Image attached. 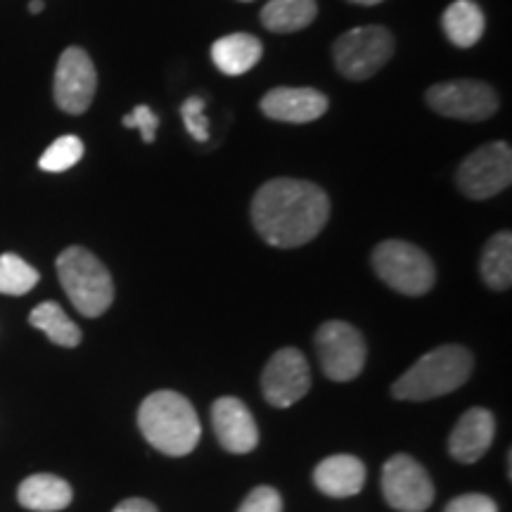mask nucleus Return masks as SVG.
Returning <instances> with one entry per match:
<instances>
[{
    "mask_svg": "<svg viewBox=\"0 0 512 512\" xmlns=\"http://www.w3.org/2000/svg\"><path fill=\"white\" fill-rule=\"evenodd\" d=\"M72 486L64 482L62 477L48 475V472H41V475H31L19 484L17 501L22 508L34 510V512H57L64 510L69 503H72Z\"/></svg>",
    "mask_w": 512,
    "mask_h": 512,
    "instance_id": "nucleus-17",
    "label": "nucleus"
},
{
    "mask_svg": "<svg viewBox=\"0 0 512 512\" xmlns=\"http://www.w3.org/2000/svg\"><path fill=\"white\" fill-rule=\"evenodd\" d=\"M83 152H86V147H83L81 138L62 136L43 152V157L38 159V166L48 171V174H62V171L72 169L74 164L81 162Z\"/></svg>",
    "mask_w": 512,
    "mask_h": 512,
    "instance_id": "nucleus-24",
    "label": "nucleus"
},
{
    "mask_svg": "<svg viewBox=\"0 0 512 512\" xmlns=\"http://www.w3.org/2000/svg\"><path fill=\"white\" fill-rule=\"evenodd\" d=\"M373 268L384 285L408 297L427 294L437 280L430 256L403 240L380 242L373 252Z\"/></svg>",
    "mask_w": 512,
    "mask_h": 512,
    "instance_id": "nucleus-5",
    "label": "nucleus"
},
{
    "mask_svg": "<svg viewBox=\"0 0 512 512\" xmlns=\"http://www.w3.org/2000/svg\"><path fill=\"white\" fill-rule=\"evenodd\" d=\"M121 124H124L126 128H138L140 138H143L145 143H155L157 128H159V117L147 105H138L136 110L128 114V117H124Z\"/></svg>",
    "mask_w": 512,
    "mask_h": 512,
    "instance_id": "nucleus-27",
    "label": "nucleus"
},
{
    "mask_svg": "<svg viewBox=\"0 0 512 512\" xmlns=\"http://www.w3.org/2000/svg\"><path fill=\"white\" fill-rule=\"evenodd\" d=\"M57 278L74 309L86 318H98L114 302V283L105 264L86 247H67L57 256Z\"/></svg>",
    "mask_w": 512,
    "mask_h": 512,
    "instance_id": "nucleus-4",
    "label": "nucleus"
},
{
    "mask_svg": "<svg viewBox=\"0 0 512 512\" xmlns=\"http://www.w3.org/2000/svg\"><path fill=\"white\" fill-rule=\"evenodd\" d=\"M261 112L285 124H311L328 112V95L316 88H273L259 102Z\"/></svg>",
    "mask_w": 512,
    "mask_h": 512,
    "instance_id": "nucleus-14",
    "label": "nucleus"
},
{
    "mask_svg": "<svg viewBox=\"0 0 512 512\" xmlns=\"http://www.w3.org/2000/svg\"><path fill=\"white\" fill-rule=\"evenodd\" d=\"M384 501L399 512H425L434 501V484L413 456L396 453L382 467Z\"/></svg>",
    "mask_w": 512,
    "mask_h": 512,
    "instance_id": "nucleus-10",
    "label": "nucleus"
},
{
    "mask_svg": "<svg viewBox=\"0 0 512 512\" xmlns=\"http://www.w3.org/2000/svg\"><path fill=\"white\" fill-rule=\"evenodd\" d=\"M138 427L164 456H188L200 444L202 425L195 406L178 392H155L140 403Z\"/></svg>",
    "mask_w": 512,
    "mask_h": 512,
    "instance_id": "nucleus-2",
    "label": "nucleus"
},
{
    "mask_svg": "<svg viewBox=\"0 0 512 512\" xmlns=\"http://www.w3.org/2000/svg\"><path fill=\"white\" fill-rule=\"evenodd\" d=\"M114 512H159L155 508V503L145 501V498H126V501H121Z\"/></svg>",
    "mask_w": 512,
    "mask_h": 512,
    "instance_id": "nucleus-29",
    "label": "nucleus"
},
{
    "mask_svg": "<svg viewBox=\"0 0 512 512\" xmlns=\"http://www.w3.org/2000/svg\"><path fill=\"white\" fill-rule=\"evenodd\" d=\"M43 10H46V3H43V0H31V3H29L31 15H41Z\"/></svg>",
    "mask_w": 512,
    "mask_h": 512,
    "instance_id": "nucleus-30",
    "label": "nucleus"
},
{
    "mask_svg": "<svg viewBox=\"0 0 512 512\" xmlns=\"http://www.w3.org/2000/svg\"><path fill=\"white\" fill-rule=\"evenodd\" d=\"M349 3H356V5H377V3H382V0H349Z\"/></svg>",
    "mask_w": 512,
    "mask_h": 512,
    "instance_id": "nucleus-31",
    "label": "nucleus"
},
{
    "mask_svg": "<svg viewBox=\"0 0 512 512\" xmlns=\"http://www.w3.org/2000/svg\"><path fill=\"white\" fill-rule=\"evenodd\" d=\"M458 188L470 200H489L512 181V150L508 143H486L458 166Z\"/></svg>",
    "mask_w": 512,
    "mask_h": 512,
    "instance_id": "nucleus-8",
    "label": "nucleus"
},
{
    "mask_svg": "<svg viewBox=\"0 0 512 512\" xmlns=\"http://www.w3.org/2000/svg\"><path fill=\"white\" fill-rule=\"evenodd\" d=\"M261 389L275 408H290L302 401L311 389L309 361L302 351L292 347L275 351L261 375Z\"/></svg>",
    "mask_w": 512,
    "mask_h": 512,
    "instance_id": "nucleus-12",
    "label": "nucleus"
},
{
    "mask_svg": "<svg viewBox=\"0 0 512 512\" xmlns=\"http://www.w3.org/2000/svg\"><path fill=\"white\" fill-rule=\"evenodd\" d=\"M496 434V420L486 408H470L453 427L448 451L458 463H477L489 451Z\"/></svg>",
    "mask_w": 512,
    "mask_h": 512,
    "instance_id": "nucleus-15",
    "label": "nucleus"
},
{
    "mask_svg": "<svg viewBox=\"0 0 512 512\" xmlns=\"http://www.w3.org/2000/svg\"><path fill=\"white\" fill-rule=\"evenodd\" d=\"M444 512H498V505L494 498L484 494H465L453 498Z\"/></svg>",
    "mask_w": 512,
    "mask_h": 512,
    "instance_id": "nucleus-28",
    "label": "nucleus"
},
{
    "mask_svg": "<svg viewBox=\"0 0 512 512\" xmlns=\"http://www.w3.org/2000/svg\"><path fill=\"white\" fill-rule=\"evenodd\" d=\"M394 36L384 27H358L342 34L332 46V60L344 79L366 81L392 60Z\"/></svg>",
    "mask_w": 512,
    "mask_h": 512,
    "instance_id": "nucleus-6",
    "label": "nucleus"
},
{
    "mask_svg": "<svg viewBox=\"0 0 512 512\" xmlns=\"http://www.w3.org/2000/svg\"><path fill=\"white\" fill-rule=\"evenodd\" d=\"M479 273L491 290L503 292L512 285V235L508 230L496 233L494 238L484 245L482 261H479Z\"/></svg>",
    "mask_w": 512,
    "mask_h": 512,
    "instance_id": "nucleus-21",
    "label": "nucleus"
},
{
    "mask_svg": "<svg viewBox=\"0 0 512 512\" xmlns=\"http://www.w3.org/2000/svg\"><path fill=\"white\" fill-rule=\"evenodd\" d=\"M472 373V354L458 344H444L418 358L394 382L392 394L399 401H430L456 392Z\"/></svg>",
    "mask_w": 512,
    "mask_h": 512,
    "instance_id": "nucleus-3",
    "label": "nucleus"
},
{
    "mask_svg": "<svg viewBox=\"0 0 512 512\" xmlns=\"http://www.w3.org/2000/svg\"><path fill=\"white\" fill-rule=\"evenodd\" d=\"M245 3H247V0H245Z\"/></svg>",
    "mask_w": 512,
    "mask_h": 512,
    "instance_id": "nucleus-32",
    "label": "nucleus"
},
{
    "mask_svg": "<svg viewBox=\"0 0 512 512\" xmlns=\"http://www.w3.org/2000/svg\"><path fill=\"white\" fill-rule=\"evenodd\" d=\"M55 102L62 112L83 114L98 91V72L86 50L67 48L55 69Z\"/></svg>",
    "mask_w": 512,
    "mask_h": 512,
    "instance_id": "nucleus-11",
    "label": "nucleus"
},
{
    "mask_svg": "<svg viewBox=\"0 0 512 512\" xmlns=\"http://www.w3.org/2000/svg\"><path fill=\"white\" fill-rule=\"evenodd\" d=\"M316 349L323 373L335 382H349L366 366V339L351 323L328 320L316 332Z\"/></svg>",
    "mask_w": 512,
    "mask_h": 512,
    "instance_id": "nucleus-7",
    "label": "nucleus"
},
{
    "mask_svg": "<svg viewBox=\"0 0 512 512\" xmlns=\"http://www.w3.org/2000/svg\"><path fill=\"white\" fill-rule=\"evenodd\" d=\"M238 512H283V498L271 486H256L242 501Z\"/></svg>",
    "mask_w": 512,
    "mask_h": 512,
    "instance_id": "nucleus-26",
    "label": "nucleus"
},
{
    "mask_svg": "<svg viewBox=\"0 0 512 512\" xmlns=\"http://www.w3.org/2000/svg\"><path fill=\"white\" fill-rule=\"evenodd\" d=\"M425 100L439 117L458 121H486L498 112L494 88L475 79L437 83L425 93Z\"/></svg>",
    "mask_w": 512,
    "mask_h": 512,
    "instance_id": "nucleus-9",
    "label": "nucleus"
},
{
    "mask_svg": "<svg viewBox=\"0 0 512 512\" xmlns=\"http://www.w3.org/2000/svg\"><path fill=\"white\" fill-rule=\"evenodd\" d=\"M211 425L228 453L245 456L259 446V430L249 408L235 396H221L211 406Z\"/></svg>",
    "mask_w": 512,
    "mask_h": 512,
    "instance_id": "nucleus-13",
    "label": "nucleus"
},
{
    "mask_svg": "<svg viewBox=\"0 0 512 512\" xmlns=\"http://www.w3.org/2000/svg\"><path fill=\"white\" fill-rule=\"evenodd\" d=\"M330 219V200L316 183L273 178L256 190L252 221L271 247L294 249L311 242Z\"/></svg>",
    "mask_w": 512,
    "mask_h": 512,
    "instance_id": "nucleus-1",
    "label": "nucleus"
},
{
    "mask_svg": "<svg viewBox=\"0 0 512 512\" xmlns=\"http://www.w3.org/2000/svg\"><path fill=\"white\" fill-rule=\"evenodd\" d=\"M316 15V0H268L261 10V24L273 34H294L311 27Z\"/></svg>",
    "mask_w": 512,
    "mask_h": 512,
    "instance_id": "nucleus-20",
    "label": "nucleus"
},
{
    "mask_svg": "<svg viewBox=\"0 0 512 512\" xmlns=\"http://www.w3.org/2000/svg\"><path fill=\"white\" fill-rule=\"evenodd\" d=\"M261 41L252 34H228L211 46V60L226 76H242L261 60Z\"/></svg>",
    "mask_w": 512,
    "mask_h": 512,
    "instance_id": "nucleus-18",
    "label": "nucleus"
},
{
    "mask_svg": "<svg viewBox=\"0 0 512 512\" xmlns=\"http://www.w3.org/2000/svg\"><path fill=\"white\" fill-rule=\"evenodd\" d=\"M441 27L456 48H472L482 41L486 29L484 10L475 0H456L441 15Z\"/></svg>",
    "mask_w": 512,
    "mask_h": 512,
    "instance_id": "nucleus-19",
    "label": "nucleus"
},
{
    "mask_svg": "<svg viewBox=\"0 0 512 512\" xmlns=\"http://www.w3.org/2000/svg\"><path fill=\"white\" fill-rule=\"evenodd\" d=\"M38 271L22 256L3 254L0 256V294H10V297H22L34 290L38 285Z\"/></svg>",
    "mask_w": 512,
    "mask_h": 512,
    "instance_id": "nucleus-23",
    "label": "nucleus"
},
{
    "mask_svg": "<svg viewBox=\"0 0 512 512\" xmlns=\"http://www.w3.org/2000/svg\"><path fill=\"white\" fill-rule=\"evenodd\" d=\"M29 323L36 330L46 332L48 339L57 347L74 349L81 344V330L72 318L64 313V309L57 302H43L38 304L34 311L29 313Z\"/></svg>",
    "mask_w": 512,
    "mask_h": 512,
    "instance_id": "nucleus-22",
    "label": "nucleus"
},
{
    "mask_svg": "<svg viewBox=\"0 0 512 512\" xmlns=\"http://www.w3.org/2000/svg\"><path fill=\"white\" fill-rule=\"evenodd\" d=\"M204 105H207V102H204L202 95H190V98L181 105L185 131H188L197 143H207L209 140V121L207 114H204Z\"/></svg>",
    "mask_w": 512,
    "mask_h": 512,
    "instance_id": "nucleus-25",
    "label": "nucleus"
},
{
    "mask_svg": "<svg viewBox=\"0 0 512 512\" xmlns=\"http://www.w3.org/2000/svg\"><path fill=\"white\" fill-rule=\"evenodd\" d=\"M313 482L325 496L351 498L361 494L366 484V465L349 453H337V456L320 460L313 470Z\"/></svg>",
    "mask_w": 512,
    "mask_h": 512,
    "instance_id": "nucleus-16",
    "label": "nucleus"
}]
</instances>
